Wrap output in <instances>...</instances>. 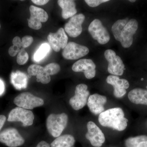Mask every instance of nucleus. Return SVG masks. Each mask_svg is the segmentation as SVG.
Instances as JSON below:
<instances>
[{
  "instance_id": "f257e3e1",
  "label": "nucleus",
  "mask_w": 147,
  "mask_h": 147,
  "mask_svg": "<svg viewBox=\"0 0 147 147\" xmlns=\"http://www.w3.org/2000/svg\"><path fill=\"white\" fill-rule=\"evenodd\" d=\"M138 28V22L136 19L129 20L128 18L120 19L115 22L112 31L116 40L119 41L124 48H128L133 42V36Z\"/></svg>"
},
{
  "instance_id": "f03ea898",
  "label": "nucleus",
  "mask_w": 147,
  "mask_h": 147,
  "mask_svg": "<svg viewBox=\"0 0 147 147\" xmlns=\"http://www.w3.org/2000/svg\"><path fill=\"white\" fill-rule=\"evenodd\" d=\"M98 121L102 126L122 131L126 129L128 120L125 117L124 113L121 108H115L108 109L100 114Z\"/></svg>"
},
{
  "instance_id": "7ed1b4c3",
  "label": "nucleus",
  "mask_w": 147,
  "mask_h": 147,
  "mask_svg": "<svg viewBox=\"0 0 147 147\" xmlns=\"http://www.w3.org/2000/svg\"><path fill=\"white\" fill-rule=\"evenodd\" d=\"M68 117L65 113L51 114L46 120V127L50 135L54 137L60 136L68 122Z\"/></svg>"
},
{
  "instance_id": "20e7f679",
  "label": "nucleus",
  "mask_w": 147,
  "mask_h": 147,
  "mask_svg": "<svg viewBox=\"0 0 147 147\" xmlns=\"http://www.w3.org/2000/svg\"><path fill=\"white\" fill-rule=\"evenodd\" d=\"M14 104L18 107L32 110L42 106L44 103L43 99L34 95L28 92H23L18 95L13 100Z\"/></svg>"
},
{
  "instance_id": "39448f33",
  "label": "nucleus",
  "mask_w": 147,
  "mask_h": 147,
  "mask_svg": "<svg viewBox=\"0 0 147 147\" xmlns=\"http://www.w3.org/2000/svg\"><path fill=\"white\" fill-rule=\"evenodd\" d=\"M88 88V86L85 84H80L76 86L75 94L69 101V104L74 110H80L87 104L90 96Z\"/></svg>"
},
{
  "instance_id": "423d86ee",
  "label": "nucleus",
  "mask_w": 147,
  "mask_h": 147,
  "mask_svg": "<svg viewBox=\"0 0 147 147\" xmlns=\"http://www.w3.org/2000/svg\"><path fill=\"white\" fill-rule=\"evenodd\" d=\"M88 30L93 38L97 40L99 44L104 45L110 40V34L99 19H95L92 21Z\"/></svg>"
},
{
  "instance_id": "0eeeda50",
  "label": "nucleus",
  "mask_w": 147,
  "mask_h": 147,
  "mask_svg": "<svg viewBox=\"0 0 147 147\" xmlns=\"http://www.w3.org/2000/svg\"><path fill=\"white\" fill-rule=\"evenodd\" d=\"M105 58L108 62V72L115 76H121L125 69V65L121 58L116 55L113 50H106L104 53Z\"/></svg>"
},
{
  "instance_id": "6e6552de",
  "label": "nucleus",
  "mask_w": 147,
  "mask_h": 147,
  "mask_svg": "<svg viewBox=\"0 0 147 147\" xmlns=\"http://www.w3.org/2000/svg\"><path fill=\"white\" fill-rule=\"evenodd\" d=\"M0 142L9 147H17L24 144L25 140L16 129L11 127L0 133Z\"/></svg>"
},
{
  "instance_id": "1a4fd4ad",
  "label": "nucleus",
  "mask_w": 147,
  "mask_h": 147,
  "mask_svg": "<svg viewBox=\"0 0 147 147\" xmlns=\"http://www.w3.org/2000/svg\"><path fill=\"white\" fill-rule=\"evenodd\" d=\"M34 119V115L31 111L18 107L11 111L7 120L9 122L20 121L24 126H27L33 124Z\"/></svg>"
},
{
  "instance_id": "9d476101",
  "label": "nucleus",
  "mask_w": 147,
  "mask_h": 147,
  "mask_svg": "<svg viewBox=\"0 0 147 147\" xmlns=\"http://www.w3.org/2000/svg\"><path fill=\"white\" fill-rule=\"evenodd\" d=\"M89 52V50L86 46L75 42H69L64 48L62 55L66 59L73 60L84 57Z\"/></svg>"
},
{
  "instance_id": "9b49d317",
  "label": "nucleus",
  "mask_w": 147,
  "mask_h": 147,
  "mask_svg": "<svg viewBox=\"0 0 147 147\" xmlns=\"http://www.w3.org/2000/svg\"><path fill=\"white\" fill-rule=\"evenodd\" d=\"M29 9L30 17L28 19L29 27L34 30H39L42 27L41 23L46 22L48 20V14L44 9L34 5H31Z\"/></svg>"
},
{
  "instance_id": "f8f14e48",
  "label": "nucleus",
  "mask_w": 147,
  "mask_h": 147,
  "mask_svg": "<svg viewBox=\"0 0 147 147\" xmlns=\"http://www.w3.org/2000/svg\"><path fill=\"white\" fill-rule=\"evenodd\" d=\"M87 126L88 132L86 134V138L94 147H101L105 142V135L101 129L92 121L88 123Z\"/></svg>"
},
{
  "instance_id": "ddd939ff",
  "label": "nucleus",
  "mask_w": 147,
  "mask_h": 147,
  "mask_svg": "<svg viewBox=\"0 0 147 147\" xmlns=\"http://www.w3.org/2000/svg\"><path fill=\"white\" fill-rule=\"evenodd\" d=\"M47 40L53 50L56 52H59L67 45L68 37L64 29L60 28L55 33L50 32L47 36Z\"/></svg>"
},
{
  "instance_id": "4468645a",
  "label": "nucleus",
  "mask_w": 147,
  "mask_h": 147,
  "mask_svg": "<svg viewBox=\"0 0 147 147\" xmlns=\"http://www.w3.org/2000/svg\"><path fill=\"white\" fill-rule=\"evenodd\" d=\"M85 19V16L82 13L74 15L65 25V31L69 36L77 37L82 33V24Z\"/></svg>"
},
{
  "instance_id": "2eb2a0df",
  "label": "nucleus",
  "mask_w": 147,
  "mask_h": 147,
  "mask_svg": "<svg viewBox=\"0 0 147 147\" xmlns=\"http://www.w3.org/2000/svg\"><path fill=\"white\" fill-rule=\"evenodd\" d=\"M96 65L90 59H82L76 62L72 66L75 72H83L87 79H92L96 75Z\"/></svg>"
},
{
  "instance_id": "dca6fc26",
  "label": "nucleus",
  "mask_w": 147,
  "mask_h": 147,
  "mask_svg": "<svg viewBox=\"0 0 147 147\" xmlns=\"http://www.w3.org/2000/svg\"><path fill=\"white\" fill-rule=\"evenodd\" d=\"M108 84L113 86L114 95L116 98L122 97L126 93L129 85V82L125 79H120L119 77L115 75H109L106 79Z\"/></svg>"
},
{
  "instance_id": "f3484780",
  "label": "nucleus",
  "mask_w": 147,
  "mask_h": 147,
  "mask_svg": "<svg viewBox=\"0 0 147 147\" xmlns=\"http://www.w3.org/2000/svg\"><path fill=\"white\" fill-rule=\"evenodd\" d=\"M107 100L106 96L94 94L90 96L87 105L91 113L94 115H99L104 111V106Z\"/></svg>"
},
{
  "instance_id": "a211bd4d",
  "label": "nucleus",
  "mask_w": 147,
  "mask_h": 147,
  "mask_svg": "<svg viewBox=\"0 0 147 147\" xmlns=\"http://www.w3.org/2000/svg\"><path fill=\"white\" fill-rule=\"evenodd\" d=\"M28 72L30 76H36L37 82L42 84H47L51 81V77L45 71L44 67L37 64L31 65L28 69Z\"/></svg>"
},
{
  "instance_id": "6ab92c4d",
  "label": "nucleus",
  "mask_w": 147,
  "mask_h": 147,
  "mask_svg": "<svg viewBox=\"0 0 147 147\" xmlns=\"http://www.w3.org/2000/svg\"><path fill=\"white\" fill-rule=\"evenodd\" d=\"M58 5L62 9L61 15L64 19L72 17L77 13L76 3L72 0H59Z\"/></svg>"
},
{
  "instance_id": "aec40b11",
  "label": "nucleus",
  "mask_w": 147,
  "mask_h": 147,
  "mask_svg": "<svg viewBox=\"0 0 147 147\" xmlns=\"http://www.w3.org/2000/svg\"><path fill=\"white\" fill-rule=\"evenodd\" d=\"M128 96L133 103L147 105V90L140 88L134 89L129 92Z\"/></svg>"
},
{
  "instance_id": "412c9836",
  "label": "nucleus",
  "mask_w": 147,
  "mask_h": 147,
  "mask_svg": "<svg viewBox=\"0 0 147 147\" xmlns=\"http://www.w3.org/2000/svg\"><path fill=\"white\" fill-rule=\"evenodd\" d=\"M11 83L15 88L18 90L26 88L28 78L26 74L19 71L12 72L11 75Z\"/></svg>"
},
{
  "instance_id": "4be33fe9",
  "label": "nucleus",
  "mask_w": 147,
  "mask_h": 147,
  "mask_svg": "<svg viewBox=\"0 0 147 147\" xmlns=\"http://www.w3.org/2000/svg\"><path fill=\"white\" fill-rule=\"evenodd\" d=\"M75 142V139L73 136L65 134L57 137L51 143L50 147H72Z\"/></svg>"
},
{
  "instance_id": "5701e85b",
  "label": "nucleus",
  "mask_w": 147,
  "mask_h": 147,
  "mask_svg": "<svg viewBox=\"0 0 147 147\" xmlns=\"http://www.w3.org/2000/svg\"><path fill=\"white\" fill-rule=\"evenodd\" d=\"M126 147H147V136L129 137L125 141Z\"/></svg>"
},
{
  "instance_id": "b1692460",
  "label": "nucleus",
  "mask_w": 147,
  "mask_h": 147,
  "mask_svg": "<svg viewBox=\"0 0 147 147\" xmlns=\"http://www.w3.org/2000/svg\"><path fill=\"white\" fill-rule=\"evenodd\" d=\"M50 50V46L47 43H44L40 45L34 55L33 59L35 61L39 62L47 56Z\"/></svg>"
},
{
  "instance_id": "393cba45",
  "label": "nucleus",
  "mask_w": 147,
  "mask_h": 147,
  "mask_svg": "<svg viewBox=\"0 0 147 147\" xmlns=\"http://www.w3.org/2000/svg\"><path fill=\"white\" fill-rule=\"evenodd\" d=\"M12 43L13 45L9 47L8 53L10 56L14 57L18 54L22 47L21 38L18 36L15 37L12 40Z\"/></svg>"
},
{
  "instance_id": "a878e982",
  "label": "nucleus",
  "mask_w": 147,
  "mask_h": 147,
  "mask_svg": "<svg viewBox=\"0 0 147 147\" xmlns=\"http://www.w3.org/2000/svg\"><path fill=\"white\" fill-rule=\"evenodd\" d=\"M44 67L45 71L50 75H55L59 73L61 70L60 65L55 63L48 64Z\"/></svg>"
},
{
  "instance_id": "bb28decb",
  "label": "nucleus",
  "mask_w": 147,
  "mask_h": 147,
  "mask_svg": "<svg viewBox=\"0 0 147 147\" xmlns=\"http://www.w3.org/2000/svg\"><path fill=\"white\" fill-rule=\"evenodd\" d=\"M29 59V55L24 48H21L18 52L16 61L20 65H23L26 63Z\"/></svg>"
},
{
  "instance_id": "cd10ccee",
  "label": "nucleus",
  "mask_w": 147,
  "mask_h": 147,
  "mask_svg": "<svg viewBox=\"0 0 147 147\" xmlns=\"http://www.w3.org/2000/svg\"><path fill=\"white\" fill-rule=\"evenodd\" d=\"M33 42V38L30 36L27 35L23 37L21 40V45L23 48L29 47Z\"/></svg>"
},
{
  "instance_id": "c85d7f7f",
  "label": "nucleus",
  "mask_w": 147,
  "mask_h": 147,
  "mask_svg": "<svg viewBox=\"0 0 147 147\" xmlns=\"http://www.w3.org/2000/svg\"><path fill=\"white\" fill-rule=\"evenodd\" d=\"M109 1L108 0H86L85 2L91 7H96L102 3Z\"/></svg>"
},
{
  "instance_id": "c756f323",
  "label": "nucleus",
  "mask_w": 147,
  "mask_h": 147,
  "mask_svg": "<svg viewBox=\"0 0 147 147\" xmlns=\"http://www.w3.org/2000/svg\"><path fill=\"white\" fill-rule=\"evenodd\" d=\"M32 1L36 5H43L46 4L49 1L48 0H32Z\"/></svg>"
},
{
  "instance_id": "7c9ffc66",
  "label": "nucleus",
  "mask_w": 147,
  "mask_h": 147,
  "mask_svg": "<svg viewBox=\"0 0 147 147\" xmlns=\"http://www.w3.org/2000/svg\"><path fill=\"white\" fill-rule=\"evenodd\" d=\"M5 91V85L3 81L0 79V96L2 95Z\"/></svg>"
},
{
  "instance_id": "2f4dec72",
  "label": "nucleus",
  "mask_w": 147,
  "mask_h": 147,
  "mask_svg": "<svg viewBox=\"0 0 147 147\" xmlns=\"http://www.w3.org/2000/svg\"><path fill=\"white\" fill-rule=\"evenodd\" d=\"M6 120V118L5 116L3 115H0V130L4 125Z\"/></svg>"
},
{
  "instance_id": "473e14b6",
  "label": "nucleus",
  "mask_w": 147,
  "mask_h": 147,
  "mask_svg": "<svg viewBox=\"0 0 147 147\" xmlns=\"http://www.w3.org/2000/svg\"><path fill=\"white\" fill-rule=\"evenodd\" d=\"M36 147H50V145L45 141H42L38 143Z\"/></svg>"
},
{
  "instance_id": "72a5a7b5",
  "label": "nucleus",
  "mask_w": 147,
  "mask_h": 147,
  "mask_svg": "<svg viewBox=\"0 0 147 147\" xmlns=\"http://www.w3.org/2000/svg\"><path fill=\"white\" fill-rule=\"evenodd\" d=\"M129 1L131 2H135V1H134V0H133V1H131V0H130V1Z\"/></svg>"
},
{
  "instance_id": "f704fd0d",
  "label": "nucleus",
  "mask_w": 147,
  "mask_h": 147,
  "mask_svg": "<svg viewBox=\"0 0 147 147\" xmlns=\"http://www.w3.org/2000/svg\"><path fill=\"white\" fill-rule=\"evenodd\" d=\"M1 24H0V29H1Z\"/></svg>"
},
{
  "instance_id": "c9c22d12",
  "label": "nucleus",
  "mask_w": 147,
  "mask_h": 147,
  "mask_svg": "<svg viewBox=\"0 0 147 147\" xmlns=\"http://www.w3.org/2000/svg\"></svg>"
}]
</instances>
